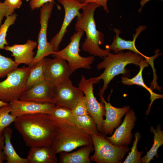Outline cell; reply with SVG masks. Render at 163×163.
Segmentation results:
<instances>
[{"label":"cell","mask_w":163,"mask_h":163,"mask_svg":"<svg viewBox=\"0 0 163 163\" xmlns=\"http://www.w3.org/2000/svg\"><path fill=\"white\" fill-rule=\"evenodd\" d=\"M14 123L27 146H51L57 129L49 114L37 113L25 115L17 117Z\"/></svg>","instance_id":"obj_1"},{"label":"cell","mask_w":163,"mask_h":163,"mask_svg":"<svg viewBox=\"0 0 163 163\" xmlns=\"http://www.w3.org/2000/svg\"><path fill=\"white\" fill-rule=\"evenodd\" d=\"M100 6L94 2L85 5L82 9L83 12L81 16L77 17L75 29L76 31L82 30L86 33V37L82 45V50L92 56L104 58L110 51L99 47L104 43V35L97 29L94 14L96 9Z\"/></svg>","instance_id":"obj_2"},{"label":"cell","mask_w":163,"mask_h":163,"mask_svg":"<svg viewBox=\"0 0 163 163\" xmlns=\"http://www.w3.org/2000/svg\"><path fill=\"white\" fill-rule=\"evenodd\" d=\"M144 59L142 56L130 50L125 52L121 51L115 54L110 52L97 66V69H104L101 74L95 77L98 83L101 80L104 82L99 95L103 96L109 84L116 76L120 74L127 77L130 76V70L125 69L127 65L133 64L139 66Z\"/></svg>","instance_id":"obj_3"},{"label":"cell","mask_w":163,"mask_h":163,"mask_svg":"<svg viewBox=\"0 0 163 163\" xmlns=\"http://www.w3.org/2000/svg\"><path fill=\"white\" fill-rule=\"evenodd\" d=\"M56 133L51 147L57 154L61 152H70L83 146L93 145L91 136L83 132L72 124H55Z\"/></svg>","instance_id":"obj_4"},{"label":"cell","mask_w":163,"mask_h":163,"mask_svg":"<svg viewBox=\"0 0 163 163\" xmlns=\"http://www.w3.org/2000/svg\"><path fill=\"white\" fill-rule=\"evenodd\" d=\"M30 68L23 66L12 71L7 78L0 82V99L8 103L19 100L28 88L26 81Z\"/></svg>","instance_id":"obj_5"},{"label":"cell","mask_w":163,"mask_h":163,"mask_svg":"<svg viewBox=\"0 0 163 163\" xmlns=\"http://www.w3.org/2000/svg\"><path fill=\"white\" fill-rule=\"evenodd\" d=\"M94 153L90 157L91 161L97 163H120L130 149L128 146H118L111 143L101 134L91 136Z\"/></svg>","instance_id":"obj_6"},{"label":"cell","mask_w":163,"mask_h":163,"mask_svg":"<svg viewBox=\"0 0 163 163\" xmlns=\"http://www.w3.org/2000/svg\"><path fill=\"white\" fill-rule=\"evenodd\" d=\"M84 32L79 30L73 34L70 42L64 49L52 54L53 57L62 59L67 61L72 74L76 70L83 68L90 69L95 60L94 56L83 57L79 54L80 42Z\"/></svg>","instance_id":"obj_7"},{"label":"cell","mask_w":163,"mask_h":163,"mask_svg":"<svg viewBox=\"0 0 163 163\" xmlns=\"http://www.w3.org/2000/svg\"><path fill=\"white\" fill-rule=\"evenodd\" d=\"M97 83L96 77L86 79L82 75L78 87L85 94L89 115L96 124L98 131L104 135L102 125L103 117L105 113L104 105L102 102H99L97 101L93 93V85Z\"/></svg>","instance_id":"obj_8"},{"label":"cell","mask_w":163,"mask_h":163,"mask_svg":"<svg viewBox=\"0 0 163 163\" xmlns=\"http://www.w3.org/2000/svg\"><path fill=\"white\" fill-rule=\"evenodd\" d=\"M55 4L53 0L44 4L40 10V28L37 39L38 47L36 54L31 64V68L40 59L50 55L54 51L50 42H48L47 38V31L48 23Z\"/></svg>","instance_id":"obj_9"},{"label":"cell","mask_w":163,"mask_h":163,"mask_svg":"<svg viewBox=\"0 0 163 163\" xmlns=\"http://www.w3.org/2000/svg\"><path fill=\"white\" fill-rule=\"evenodd\" d=\"M84 95L82 91L78 87L73 86L68 78L54 87L53 102L56 106L72 110Z\"/></svg>","instance_id":"obj_10"},{"label":"cell","mask_w":163,"mask_h":163,"mask_svg":"<svg viewBox=\"0 0 163 163\" xmlns=\"http://www.w3.org/2000/svg\"><path fill=\"white\" fill-rule=\"evenodd\" d=\"M64 7L65 16L63 21L58 33L53 37L50 42L55 52L59 51V47L68 26L74 18L79 17L81 13L79 10L88 3H82L78 0H57Z\"/></svg>","instance_id":"obj_11"},{"label":"cell","mask_w":163,"mask_h":163,"mask_svg":"<svg viewBox=\"0 0 163 163\" xmlns=\"http://www.w3.org/2000/svg\"><path fill=\"white\" fill-rule=\"evenodd\" d=\"M45 81L53 87L69 78L71 74L69 66L65 60L55 58L51 59L45 57Z\"/></svg>","instance_id":"obj_12"},{"label":"cell","mask_w":163,"mask_h":163,"mask_svg":"<svg viewBox=\"0 0 163 163\" xmlns=\"http://www.w3.org/2000/svg\"><path fill=\"white\" fill-rule=\"evenodd\" d=\"M123 122L110 137L105 138L113 145L118 146L130 145L133 138L132 130L135 125L137 117L133 109L129 110L126 113Z\"/></svg>","instance_id":"obj_13"},{"label":"cell","mask_w":163,"mask_h":163,"mask_svg":"<svg viewBox=\"0 0 163 163\" xmlns=\"http://www.w3.org/2000/svg\"><path fill=\"white\" fill-rule=\"evenodd\" d=\"M147 27L140 25L136 30V33L133 35L132 40H126L123 39L119 36L121 31L119 29L114 28L113 30L115 33L113 40L109 46H106V49L113 51L114 53L124 50H128L137 53L142 56L145 59L149 60L150 64L153 63L154 61L158 57L157 54L151 57L147 56L141 53L136 48L135 42L136 38L139 34L145 30Z\"/></svg>","instance_id":"obj_14"},{"label":"cell","mask_w":163,"mask_h":163,"mask_svg":"<svg viewBox=\"0 0 163 163\" xmlns=\"http://www.w3.org/2000/svg\"><path fill=\"white\" fill-rule=\"evenodd\" d=\"M11 113L17 117L37 113L49 114L56 105L53 103H41L31 101L14 100L9 103Z\"/></svg>","instance_id":"obj_15"},{"label":"cell","mask_w":163,"mask_h":163,"mask_svg":"<svg viewBox=\"0 0 163 163\" xmlns=\"http://www.w3.org/2000/svg\"><path fill=\"white\" fill-rule=\"evenodd\" d=\"M101 102L104 105L105 110V119L103 122V135H112L114 129L117 128L121 122V119L130 108L129 106H125L122 108H117L113 106L109 101L107 102L103 96L99 95Z\"/></svg>","instance_id":"obj_16"},{"label":"cell","mask_w":163,"mask_h":163,"mask_svg":"<svg viewBox=\"0 0 163 163\" xmlns=\"http://www.w3.org/2000/svg\"><path fill=\"white\" fill-rule=\"evenodd\" d=\"M54 87L46 81L28 88L22 94L19 100L41 103H53Z\"/></svg>","instance_id":"obj_17"},{"label":"cell","mask_w":163,"mask_h":163,"mask_svg":"<svg viewBox=\"0 0 163 163\" xmlns=\"http://www.w3.org/2000/svg\"><path fill=\"white\" fill-rule=\"evenodd\" d=\"M37 45L36 41L28 40L24 44L7 45L5 49L12 53L11 56L14 57V61L17 65L24 64L29 66L34 58L35 53L33 50Z\"/></svg>","instance_id":"obj_18"},{"label":"cell","mask_w":163,"mask_h":163,"mask_svg":"<svg viewBox=\"0 0 163 163\" xmlns=\"http://www.w3.org/2000/svg\"><path fill=\"white\" fill-rule=\"evenodd\" d=\"M56 154L51 146L31 147L27 158L28 163H57Z\"/></svg>","instance_id":"obj_19"},{"label":"cell","mask_w":163,"mask_h":163,"mask_svg":"<svg viewBox=\"0 0 163 163\" xmlns=\"http://www.w3.org/2000/svg\"><path fill=\"white\" fill-rule=\"evenodd\" d=\"M94 151L93 145L82 146L78 150L69 153L60 152L59 162L60 163H91L90 154Z\"/></svg>","instance_id":"obj_20"},{"label":"cell","mask_w":163,"mask_h":163,"mask_svg":"<svg viewBox=\"0 0 163 163\" xmlns=\"http://www.w3.org/2000/svg\"><path fill=\"white\" fill-rule=\"evenodd\" d=\"M150 61L146 59H144L140 63L139 66V70L138 73L132 78L123 76L121 78L122 83L128 85H138L145 88L148 91L150 94V99L151 102L149 104V109L150 110L153 101L156 99L163 98V95L159 94L154 93L152 90L147 86L144 83L142 77L143 71L146 67H148L150 64Z\"/></svg>","instance_id":"obj_21"},{"label":"cell","mask_w":163,"mask_h":163,"mask_svg":"<svg viewBox=\"0 0 163 163\" xmlns=\"http://www.w3.org/2000/svg\"><path fill=\"white\" fill-rule=\"evenodd\" d=\"M13 130L10 127L6 128L3 133L4 145L2 150L5 155L7 163H28L27 158L21 157L17 153L11 142Z\"/></svg>","instance_id":"obj_22"},{"label":"cell","mask_w":163,"mask_h":163,"mask_svg":"<svg viewBox=\"0 0 163 163\" xmlns=\"http://www.w3.org/2000/svg\"><path fill=\"white\" fill-rule=\"evenodd\" d=\"M71 123L78 129L90 136L101 134L98 130L93 119L89 114L82 116L73 115Z\"/></svg>","instance_id":"obj_23"},{"label":"cell","mask_w":163,"mask_h":163,"mask_svg":"<svg viewBox=\"0 0 163 163\" xmlns=\"http://www.w3.org/2000/svg\"><path fill=\"white\" fill-rule=\"evenodd\" d=\"M161 126L159 124L156 129L151 126L150 131L154 134L153 145L150 149L147 152L146 155L141 158V161L143 163H149L154 157H158V148L163 144V131L161 129Z\"/></svg>","instance_id":"obj_24"},{"label":"cell","mask_w":163,"mask_h":163,"mask_svg":"<svg viewBox=\"0 0 163 163\" xmlns=\"http://www.w3.org/2000/svg\"><path fill=\"white\" fill-rule=\"evenodd\" d=\"M45 57L40 59L34 66L30 68L26 81V85L28 88L45 81Z\"/></svg>","instance_id":"obj_25"},{"label":"cell","mask_w":163,"mask_h":163,"mask_svg":"<svg viewBox=\"0 0 163 163\" xmlns=\"http://www.w3.org/2000/svg\"><path fill=\"white\" fill-rule=\"evenodd\" d=\"M54 124L71 123L73 114L71 110L65 107L56 105L49 114Z\"/></svg>","instance_id":"obj_26"},{"label":"cell","mask_w":163,"mask_h":163,"mask_svg":"<svg viewBox=\"0 0 163 163\" xmlns=\"http://www.w3.org/2000/svg\"><path fill=\"white\" fill-rule=\"evenodd\" d=\"M135 139L133 142L131 151L129 153L123 163H141V156L144 153V151L139 152L137 149L138 143L140 140L141 136L138 131L134 134Z\"/></svg>","instance_id":"obj_27"},{"label":"cell","mask_w":163,"mask_h":163,"mask_svg":"<svg viewBox=\"0 0 163 163\" xmlns=\"http://www.w3.org/2000/svg\"><path fill=\"white\" fill-rule=\"evenodd\" d=\"M11 108L8 104L0 107V133L12 123L14 122L17 117L11 113Z\"/></svg>","instance_id":"obj_28"},{"label":"cell","mask_w":163,"mask_h":163,"mask_svg":"<svg viewBox=\"0 0 163 163\" xmlns=\"http://www.w3.org/2000/svg\"><path fill=\"white\" fill-rule=\"evenodd\" d=\"M17 16L16 13L8 16L3 24H1L0 27V49H5V45L8 44L6 39L7 33L9 27L14 23Z\"/></svg>","instance_id":"obj_29"},{"label":"cell","mask_w":163,"mask_h":163,"mask_svg":"<svg viewBox=\"0 0 163 163\" xmlns=\"http://www.w3.org/2000/svg\"><path fill=\"white\" fill-rule=\"evenodd\" d=\"M18 66L11 58L0 53V78L5 77L10 72L18 68Z\"/></svg>","instance_id":"obj_30"},{"label":"cell","mask_w":163,"mask_h":163,"mask_svg":"<svg viewBox=\"0 0 163 163\" xmlns=\"http://www.w3.org/2000/svg\"><path fill=\"white\" fill-rule=\"evenodd\" d=\"M73 115L82 116L89 114L88 111L85 95L82 96L76 106L72 110Z\"/></svg>","instance_id":"obj_31"},{"label":"cell","mask_w":163,"mask_h":163,"mask_svg":"<svg viewBox=\"0 0 163 163\" xmlns=\"http://www.w3.org/2000/svg\"><path fill=\"white\" fill-rule=\"evenodd\" d=\"M14 11L4 2H0V27L4 18L12 14Z\"/></svg>","instance_id":"obj_32"},{"label":"cell","mask_w":163,"mask_h":163,"mask_svg":"<svg viewBox=\"0 0 163 163\" xmlns=\"http://www.w3.org/2000/svg\"><path fill=\"white\" fill-rule=\"evenodd\" d=\"M53 0H30L29 5L31 9L34 10L41 8L45 4Z\"/></svg>","instance_id":"obj_33"},{"label":"cell","mask_w":163,"mask_h":163,"mask_svg":"<svg viewBox=\"0 0 163 163\" xmlns=\"http://www.w3.org/2000/svg\"><path fill=\"white\" fill-rule=\"evenodd\" d=\"M4 2L14 11L20 8L22 4V0H5Z\"/></svg>","instance_id":"obj_34"},{"label":"cell","mask_w":163,"mask_h":163,"mask_svg":"<svg viewBox=\"0 0 163 163\" xmlns=\"http://www.w3.org/2000/svg\"><path fill=\"white\" fill-rule=\"evenodd\" d=\"M108 0H84L83 3H88L91 2H94L97 3L100 6H102L105 11L108 13L109 11L107 5Z\"/></svg>","instance_id":"obj_35"},{"label":"cell","mask_w":163,"mask_h":163,"mask_svg":"<svg viewBox=\"0 0 163 163\" xmlns=\"http://www.w3.org/2000/svg\"><path fill=\"white\" fill-rule=\"evenodd\" d=\"M4 145V137L3 133H0V151L2 150Z\"/></svg>","instance_id":"obj_36"},{"label":"cell","mask_w":163,"mask_h":163,"mask_svg":"<svg viewBox=\"0 0 163 163\" xmlns=\"http://www.w3.org/2000/svg\"><path fill=\"white\" fill-rule=\"evenodd\" d=\"M151 0H141L140 1V5H141L140 7L139 8L138 11L139 12H141L142 11V8L146 3L148 2L149 1Z\"/></svg>","instance_id":"obj_37"},{"label":"cell","mask_w":163,"mask_h":163,"mask_svg":"<svg viewBox=\"0 0 163 163\" xmlns=\"http://www.w3.org/2000/svg\"><path fill=\"white\" fill-rule=\"evenodd\" d=\"M6 159V157L2 150L0 151V163H3Z\"/></svg>","instance_id":"obj_38"},{"label":"cell","mask_w":163,"mask_h":163,"mask_svg":"<svg viewBox=\"0 0 163 163\" xmlns=\"http://www.w3.org/2000/svg\"><path fill=\"white\" fill-rule=\"evenodd\" d=\"M9 104L8 103L4 102L0 99V107Z\"/></svg>","instance_id":"obj_39"},{"label":"cell","mask_w":163,"mask_h":163,"mask_svg":"<svg viewBox=\"0 0 163 163\" xmlns=\"http://www.w3.org/2000/svg\"><path fill=\"white\" fill-rule=\"evenodd\" d=\"M78 1L82 3H83L84 0H78Z\"/></svg>","instance_id":"obj_40"},{"label":"cell","mask_w":163,"mask_h":163,"mask_svg":"<svg viewBox=\"0 0 163 163\" xmlns=\"http://www.w3.org/2000/svg\"></svg>","instance_id":"obj_41"}]
</instances>
